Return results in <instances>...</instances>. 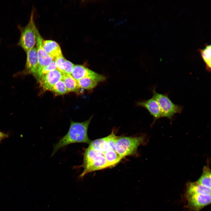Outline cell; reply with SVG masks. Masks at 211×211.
Listing matches in <instances>:
<instances>
[{"label": "cell", "mask_w": 211, "mask_h": 211, "mask_svg": "<svg viewBox=\"0 0 211 211\" xmlns=\"http://www.w3.org/2000/svg\"><path fill=\"white\" fill-rule=\"evenodd\" d=\"M66 60L63 55L57 57L54 60L57 69L63 74Z\"/></svg>", "instance_id": "cell-23"}, {"label": "cell", "mask_w": 211, "mask_h": 211, "mask_svg": "<svg viewBox=\"0 0 211 211\" xmlns=\"http://www.w3.org/2000/svg\"><path fill=\"white\" fill-rule=\"evenodd\" d=\"M63 74L57 69L51 71L43 75L38 81L40 87L43 92L50 91L52 86L62 80Z\"/></svg>", "instance_id": "cell-8"}, {"label": "cell", "mask_w": 211, "mask_h": 211, "mask_svg": "<svg viewBox=\"0 0 211 211\" xmlns=\"http://www.w3.org/2000/svg\"><path fill=\"white\" fill-rule=\"evenodd\" d=\"M93 116L82 122L71 120L67 132L54 145L52 156L60 149L70 144L80 143L89 144L91 141L88 136V130Z\"/></svg>", "instance_id": "cell-1"}, {"label": "cell", "mask_w": 211, "mask_h": 211, "mask_svg": "<svg viewBox=\"0 0 211 211\" xmlns=\"http://www.w3.org/2000/svg\"><path fill=\"white\" fill-rule=\"evenodd\" d=\"M118 137L115 135L113 131H112L110 135L105 137L110 149L115 151V146Z\"/></svg>", "instance_id": "cell-22"}, {"label": "cell", "mask_w": 211, "mask_h": 211, "mask_svg": "<svg viewBox=\"0 0 211 211\" xmlns=\"http://www.w3.org/2000/svg\"><path fill=\"white\" fill-rule=\"evenodd\" d=\"M34 11L31 13L27 25L21 30L19 45L26 52L33 48L36 42V32L37 29L34 19Z\"/></svg>", "instance_id": "cell-5"}, {"label": "cell", "mask_w": 211, "mask_h": 211, "mask_svg": "<svg viewBox=\"0 0 211 211\" xmlns=\"http://www.w3.org/2000/svg\"><path fill=\"white\" fill-rule=\"evenodd\" d=\"M43 41L42 37L37 29L36 32V47L37 52L38 65L37 73L42 68L49 65L54 60L45 51L43 45Z\"/></svg>", "instance_id": "cell-9"}, {"label": "cell", "mask_w": 211, "mask_h": 211, "mask_svg": "<svg viewBox=\"0 0 211 211\" xmlns=\"http://www.w3.org/2000/svg\"><path fill=\"white\" fill-rule=\"evenodd\" d=\"M137 105L146 108L153 117L154 121L163 117L159 104L152 97L147 100L138 102Z\"/></svg>", "instance_id": "cell-12"}, {"label": "cell", "mask_w": 211, "mask_h": 211, "mask_svg": "<svg viewBox=\"0 0 211 211\" xmlns=\"http://www.w3.org/2000/svg\"><path fill=\"white\" fill-rule=\"evenodd\" d=\"M143 136L118 137L115 150L122 158L136 152L139 146L144 142Z\"/></svg>", "instance_id": "cell-3"}, {"label": "cell", "mask_w": 211, "mask_h": 211, "mask_svg": "<svg viewBox=\"0 0 211 211\" xmlns=\"http://www.w3.org/2000/svg\"><path fill=\"white\" fill-rule=\"evenodd\" d=\"M26 52L27 57L25 68V72L32 74L35 77L38 65L36 48L34 47Z\"/></svg>", "instance_id": "cell-11"}, {"label": "cell", "mask_w": 211, "mask_h": 211, "mask_svg": "<svg viewBox=\"0 0 211 211\" xmlns=\"http://www.w3.org/2000/svg\"><path fill=\"white\" fill-rule=\"evenodd\" d=\"M50 91L56 96L63 95L69 92L62 80L56 83L52 86Z\"/></svg>", "instance_id": "cell-20"}, {"label": "cell", "mask_w": 211, "mask_h": 211, "mask_svg": "<svg viewBox=\"0 0 211 211\" xmlns=\"http://www.w3.org/2000/svg\"><path fill=\"white\" fill-rule=\"evenodd\" d=\"M71 75L77 81L84 77L90 78L98 83L103 81L106 79L104 76L81 65H74Z\"/></svg>", "instance_id": "cell-7"}, {"label": "cell", "mask_w": 211, "mask_h": 211, "mask_svg": "<svg viewBox=\"0 0 211 211\" xmlns=\"http://www.w3.org/2000/svg\"><path fill=\"white\" fill-rule=\"evenodd\" d=\"M79 167L84 168L80 175L82 178L88 173L110 167L104 156V153L91 149L88 147L84 150L83 161Z\"/></svg>", "instance_id": "cell-2"}, {"label": "cell", "mask_w": 211, "mask_h": 211, "mask_svg": "<svg viewBox=\"0 0 211 211\" xmlns=\"http://www.w3.org/2000/svg\"><path fill=\"white\" fill-rule=\"evenodd\" d=\"M211 188L206 187L198 183L189 181L186 185L182 199L185 200L189 196L196 194H211Z\"/></svg>", "instance_id": "cell-10"}, {"label": "cell", "mask_w": 211, "mask_h": 211, "mask_svg": "<svg viewBox=\"0 0 211 211\" xmlns=\"http://www.w3.org/2000/svg\"><path fill=\"white\" fill-rule=\"evenodd\" d=\"M185 207L190 211H200L211 203V194H196L188 197Z\"/></svg>", "instance_id": "cell-6"}, {"label": "cell", "mask_w": 211, "mask_h": 211, "mask_svg": "<svg viewBox=\"0 0 211 211\" xmlns=\"http://www.w3.org/2000/svg\"><path fill=\"white\" fill-rule=\"evenodd\" d=\"M74 64L70 61L66 60L63 72L64 74H71Z\"/></svg>", "instance_id": "cell-24"}, {"label": "cell", "mask_w": 211, "mask_h": 211, "mask_svg": "<svg viewBox=\"0 0 211 211\" xmlns=\"http://www.w3.org/2000/svg\"><path fill=\"white\" fill-rule=\"evenodd\" d=\"M104 156L110 167L115 166L122 159L115 151L109 149L104 153Z\"/></svg>", "instance_id": "cell-18"}, {"label": "cell", "mask_w": 211, "mask_h": 211, "mask_svg": "<svg viewBox=\"0 0 211 211\" xmlns=\"http://www.w3.org/2000/svg\"><path fill=\"white\" fill-rule=\"evenodd\" d=\"M57 69L56 65L54 60L47 66L42 68L36 74L35 78L38 81L43 75L52 70Z\"/></svg>", "instance_id": "cell-21"}, {"label": "cell", "mask_w": 211, "mask_h": 211, "mask_svg": "<svg viewBox=\"0 0 211 211\" xmlns=\"http://www.w3.org/2000/svg\"><path fill=\"white\" fill-rule=\"evenodd\" d=\"M43 45L46 52L55 59L62 55L59 44L56 42L50 40H43Z\"/></svg>", "instance_id": "cell-13"}, {"label": "cell", "mask_w": 211, "mask_h": 211, "mask_svg": "<svg viewBox=\"0 0 211 211\" xmlns=\"http://www.w3.org/2000/svg\"><path fill=\"white\" fill-rule=\"evenodd\" d=\"M201 175L197 181L203 186L211 188V170L209 166H205Z\"/></svg>", "instance_id": "cell-16"}, {"label": "cell", "mask_w": 211, "mask_h": 211, "mask_svg": "<svg viewBox=\"0 0 211 211\" xmlns=\"http://www.w3.org/2000/svg\"><path fill=\"white\" fill-rule=\"evenodd\" d=\"M62 80L69 92H79L80 89L78 86L77 81L70 74H63Z\"/></svg>", "instance_id": "cell-15"}, {"label": "cell", "mask_w": 211, "mask_h": 211, "mask_svg": "<svg viewBox=\"0 0 211 211\" xmlns=\"http://www.w3.org/2000/svg\"><path fill=\"white\" fill-rule=\"evenodd\" d=\"M211 48L210 45H206L204 49L199 50L202 58L205 64L206 69L209 72L211 71Z\"/></svg>", "instance_id": "cell-17"}, {"label": "cell", "mask_w": 211, "mask_h": 211, "mask_svg": "<svg viewBox=\"0 0 211 211\" xmlns=\"http://www.w3.org/2000/svg\"><path fill=\"white\" fill-rule=\"evenodd\" d=\"M77 81L80 89L88 90L94 89L98 84V83L93 79L88 77L82 78Z\"/></svg>", "instance_id": "cell-19"}, {"label": "cell", "mask_w": 211, "mask_h": 211, "mask_svg": "<svg viewBox=\"0 0 211 211\" xmlns=\"http://www.w3.org/2000/svg\"><path fill=\"white\" fill-rule=\"evenodd\" d=\"M89 147L103 153L110 149L105 137L91 141Z\"/></svg>", "instance_id": "cell-14"}, {"label": "cell", "mask_w": 211, "mask_h": 211, "mask_svg": "<svg viewBox=\"0 0 211 211\" xmlns=\"http://www.w3.org/2000/svg\"><path fill=\"white\" fill-rule=\"evenodd\" d=\"M152 92V97L159 104L163 117H166L171 120L176 114L180 113L182 111L183 106L173 103L169 97L168 93H158L154 88Z\"/></svg>", "instance_id": "cell-4"}, {"label": "cell", "mask_w": 211, "mask_h": 211, "mask_svg": "<svg viewBox=\"0 0 211 211\" xmlns=\"http://www.w3.org/2000/svg\"><path fill=\"white\" fill-rule=\"evenodd\" d=\"M8 135L0 131V141L3 139L8 137Z\"/></svg>", "instance_id": "cell-25"}]
</instances>
